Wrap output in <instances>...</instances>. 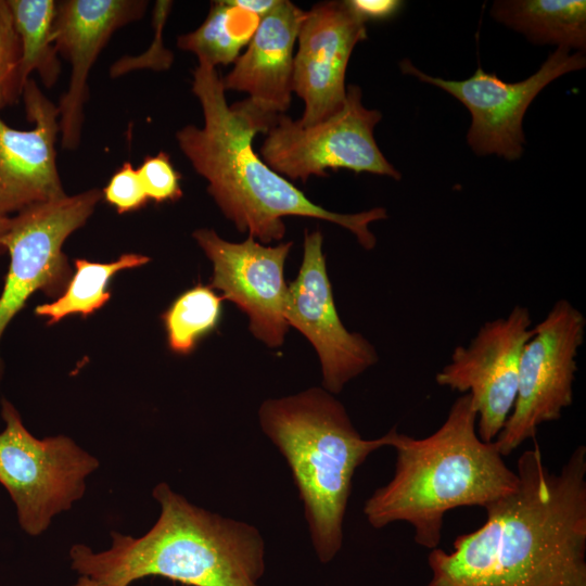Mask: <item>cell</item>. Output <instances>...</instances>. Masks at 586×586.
<instances>
[{
	"label": "cell",
	"instance_id": "8",
	"mask_svg": "<svg viewBox=\"0 0 586 586\" xmlns=\"http://www.w3.org/2000/svg\"><path fill=\"white\" fill-rule=\"evenodd\" d=\"M585 330V316L565 298L558 300L533 326L520 357L513 409L494 441L504 457L535 438L543 423L560 419L572 405Z\"/></svg>",
	"mask_w": 586,
	"mask_h": 586
},
{
	"label": "cell",
	"instance_id": "13",
	"mask_svg": "<svg viewBox=\"0 0 586 586\" xmlns=\"http://www.w3.org/2000/svg\"><path fill=\"white\" fill-rule=\"evenodd\" d=\"M193 238L213 264L211 288L247 315L256 339L271 348L281 346L290 327L283 269L293 243L267 246L251 237L233 243L207 228L195 230Z\"/></svg>",
	"mask_w": 586,
	"mask_h": 586
},
{
	"label": "cell",
	"instance_id": "23",
	"mask_svg": "<svg viewBox=\"0 0 586 586\" xmlns=\"http://www.w3.org/2000/svg\"><path fill=\"white\" fill-rule=\"evenodd\" d=\"M173 1L158 0L152 13L153 40L150 47L139 55H124L116 60L109 69L111 78H118L133 71L153 69L156 72L169 69L174 62V53L163 42V31L170 13Z\"/></svg>",
	"mask_w": 586,
	"mask_h": 586
},
{
	"label": "cell",
	"instance_id": "29",
	"mask_svg": "<svg viewBox=\"0 0 586 586\" xmlns=\"http://www.w3.org/2000/svg\"><path fill=\"white\" fill-rule=\"evenodd\" d=\"M11 218L12 216H5L0 214V241L4 237V234L8 232L10 226H11ZM3 250L0 245V253H2Z\"/></svg>",
	"mask_w": 586,
	"mask_h": 586
},
{
	"label": "cell",
	"instance_id": "25",
	"mask_svg": "<svg viewBox=\"0 0 586 586\" xmlns=\"http://www.w3.org/2000/svg\"><path fill=\"white\" fill-rule=\"evenodd\" d=\"M20 58V40L8 1L0 0V89L7 104L21 97L16 81Z\"/></svg>",
	"mask_w": 586,
	"mask_h": 586
},
{
	"label": "cell",
	"instance_id": "28",
	"mask_svg": "<svg viewBox=\"0 0 586 586\" xmlns=\"http://www.w3.org/2000/svg\"><path fill=\"white\" fill-rule=\"evenodd\" d=\"M239 8L257 15L259 18L269 13L279 0H232Z\"/></svg>",
	"mask_w": 586,
	"mask_h": 586
},
{
	"label": "cell",
	"instance_id": "14",
	"mask_svg": "<svg viewBox=\"0 0 586 586\" xmlns=\"http://www.w3.org/2000/svg\"><path fill=\"white\" fill-rule=\"evenodd\" d=\"M366 38V22L347 1L319 2L306 11L293 61V92L305 105L300 125H315L342 107L351 54Z\"/></svg>",
	"mask_w": 586,
	"mask_h": 586
},
{
	"label": "cell",
	"instance_id": "24",
	"mask_svg": "<svg viewBox=\"0 0 586 586\" xmlns=\"http://www.w3.org/2000/svg\"><path fill=\"white\" fill-rule=\"evenodd\" d=\"M137 170L149 200L162 203L182 196L181 175L164 151L146 156Z\"/></svg>",
	"mask_w": 586,
	"mask_h": 586
},
{
	"label": "cell",
	"instance_id": "30",
	"mask_svg": "<svg viewBox=\"0 0 586 586\" xmlns=\"http://www.w3.org/2000/svg\"><path fill=\"white\" fill-rule=\"evenodd\" d=\"M73 586H107V585H104L98 581H94L88 576L82 575L78 578V582Z\"/></svg>",
	"mask_w": 586,
	"mask_h": 586
},
{
	"label": "cell",
	"instance_id": "19",
	"mask_svg": "<svg viewBox=\"0 0 586 586\" xmlns=\"http://www.w3.org/2000/svg\"><path fill=\"white\" fill-rule=\"evenodd\" d=\"M7 1L21 47L16 75L20 94L22 95L23 87L34 72L39 75L46 88L53 87L62 71L53 35L58 1Z\"/></svg>",
	"mask_w": 586,
	"mask_h": 586
},
{
	"label": "cell",
	"instance_id": "18",
	"mask_svg": "<svg viewBox=\"0 0 586 586\" xmlns=\"http://www.w3.org/2000/svg\"><path fill=\"white\" fill-rule=\"evenodd\" d=\"M491 15L533 43L586 49L584 0H497Z\"/></svg>",
	"mask_w": 586,
	"mask_h": 586
},
{
	"label": "cell",
	"instance_id": "3",
	"mask_svg": "<svg viewBox=\"0 0 586 586\" xmlns=\"http://www.w3.org/2000/svg\"><path fill=\"white\" fill-rule=\"evenodd\" d=\"M395 472L364 505L373 528L406 522L415 543L430 550L442 539L445 514L458 507H482L510 495L519 477L495 442L481 441L470 394L459 396L432 434L416 438L390 430Z\"/></svg>",
	"mask_w": 586,
	"mask_h": 586
},
{
	"label": "cell",
	"instance_id": "6",
	"mask_svg": "<svg viewBox=\"0 0 586 586\" xmlns=\"http://www.w3.org/2000/svg\"><path fill=\"white\" fill-rule=\"evenodd\" d=\"M2 418L0 483L16 506L21 527L37 536L84 496L86 477L99 461L67 436L36 438L7 399Z\"/></svg>",
	"mask_w": 586,
	"mask_h": 586
},
{
	"label": "cell",
	"instance_id": "1",
	"mask_svg": "<svg viewBox=\"0 0 586 586\" xmlns=\"http://www.w3.org/2000/svg\"><path fill=\"white\" fill-rule=\"evenodd\" d=\"M517 489L485 509L486 521L428 556L424 586H586V447L559 472L539 445L517 461Z\"/></svg>",
	"mask_w": 586,
	"mask_h": 586
},
{
	"label": "cell",
	"instance_id": "20",
	"mask_svg": "<svg viewBox=\"0 0 586 586\" xmlns=\"http://www.w3.org/2000/svg\"><path fill=\"white\" fill-rule=\"evenodd\" d=\"M260 18L233 3L213 1L206 18L194 30L177 38L180 50L193 53L199 65L216 68L234 63L252 39Z\"/></svg>",
	"mask_w": 586,
	"mask_h": 586
},
{
	"label": "cell",
	"instance_id": "11",
	"mask_svg": "<svg viewBox=\"0 0 586 586\" xmlns=\"http://www.w3.org/2000/svg\"><path fill=\"white\" fill-rule=\"evenodd\" d=\"M533 328L531 311L517 305L506 317L483 323L468 345L457 346L435 374L438 385L470 394L481 441L496 440L518 393L522 349Z\"/></svg>",
	"mask_w": 586,
	"mask_h": 586
},
{
	"label": "cell",
	"instance_id": "17",
	"mask_svg": "<svg viewBox=\"0 0 586 586\" xmlns=\"http://www.w3.org/2000/svg\"><path fill=\"white\" fill-rule=\"evenodd\" d=\"M306 11L289 0L260 18L246 49L222 79L225 90L249 94L256 110L270 115L284 114L293 93L294 46Z\"/></svg>",
	"mask_w": 586,
	"mask_h": 586
},
{
	"label": "cell",
	"instance_id": "27",
	"mask_svg": "<svg viewBox=\"0 0 586 586\" xmlns=\"http://www.w3.org/2000/svg\"><path fill=\"white\" fill-rule=\"evenodd\" d=\"M398 0H348L349 8L366 23L369 20H385L395 15L403 5Z\"/></svg>",
	"mask_w": 586,
	"mask_h": 586
},
{
	"label": "cell",
	"instance_id": "26",
	"mask_svg": "<svg viewBox=\"0 0 586 586\" xmlns=\"http://www.w3.org/2000/svg\"><path fill=\"white\" fill-rule=\"evenodd\" d=\"M105 201L114 206L118 214L143 207L149 199L143 189L137 168L125 162L111 177L102 190Z\"/></svg>",
	"mask_w": 586,
	"mask_h": 586
},
{
	"label": "cell",
	"instance_id": "4",
	"mask_svg": "<svg viewBox=\"0 0 586 586\" xmlns=\"http://www.w3.org/2000/svg\"><path fill=\"white\" fill-rule=\"evenodd\" d=\"M153 497L161 513L148 533L136 538L112 532L111 548L101 552L74 545L72 568L107 586L145 576L189 586H260L265 543L255 526L202 509L166 483L154 487Z\"/></svg>",
	"mask_w": 586,
	"mask_h": 586
},
{
	"label": "cell",
	"instance_id": "12",
	"mask_svg": "<svg viewBox=\"0 0 586 586\" xmlns=\"http://www.w3.org/2000/svg\"><path fill=\"white\" fill-rule=\"evenodd\" d=\"M322 241L319 230L305 231L303 260L288 285L284 318L315 347L324 390L337 394L378 361V353L364 335L349 332L337 315Z\"/></svg>",
	"mask_w": 586,
	"mask_h": 586
},
{
	"label": "cell",
	"instance_id": "16",
	"mask_svg": "<svg viewBox=\"0 0 586 586\" xmlns=\"http://www.w3.org/2000/svg\"><path fill=\"white\" fill-rule=\"evenodd\" d=\"M148 1H58L54 43L59 55L71 64L66 91L58 104L61 146L74 151L81 140L88 77L99 54L119 28L140 20Z\"/></svg>",
	"mask_w": 586,
	"mask_h": 586
},
{
	"label": "cell",
	"instance_id": "7",
	"mask_svg": "<svg viewBox=\"0 0 586 586\" xmlns=\"http://www.w3.org/2000/svg\"><path fill=\"white\" fill-rule=\"evenodd\" d=\"M358 86L346 88L342 107L311 126H302L285 114L278 115L260 148L263 161L288 180L328 177L327 169H348L388 176L402 174L386 160L374 139L381 120L378 110L367 109Z\"/></svg>",
	"mask_w": 586,
	"mask_h": 586
},
{
	"label": "cell",
	"instance_id": "9",
	"mask_svg": "<svg viewBox=\"0 0 586 586\" xmlns=\"http://www.w3.org/2000/svg\"><path fill=\"white\" fill-rule=\"evenodd\" d=\"M102 196V190L92 188L30 205L12 216L11 226L0 241L2 250L10 255L0 295V340L8 324L37 290L50 297L65 291L72 270L62 245L71 233L86 224Z\"/></svg>",
	"mask_w": 586,
	"mask_h": 586
},
{
	"label": "cell",
	"instance_id": "21",
	"mask_svg": "<svg viewBox=\"0 0 586 586\" xmlns=\"http://www.w3.org/2000/svg\"><path fill=\"white\" fill-rule=\"evenodd\" d=\"M149 260L148 256L140 254H124L117 260L105 264L76 259V272L65 291L54 302L37 306L36 314L48 317V324L71 314L88 316L110 300L107 285L116 272L140 267Z\"/></svg>",
	"mask_w": 586,
	"mask_h": 586
},
{
	"label": "cell",
	"instance_id": "2",
	"mask_svg": "<svg viewBox=\"0 0 586 586\" xmlns=\"http://www.w3.org/2000/svg\"><path fill=\"white\" fill-rule=\"evenodd\" d=\"M192 76L203 126H183L176 132L177 144L195 173L207 181V192L221 213L240 232L247 231L262 244L279 241L285 234L282 218L301 216L339 225L365 250L374 249L377 238L369 225L386 219L385 208L340 214L311 202L253 149L255 135L267 133L278 116L259 112L246 99L230 106L214 67L198 64Z\"/></svg>",
	"mask_w": 586,
	"mask_h": 586
},
{
	"label": "cell",
	"instance_id": "10",
	"mask_svg": "<svg viewBox=\"0 0 586 586\" xmlns=\"http://www.w3.org/2000/svg\"><path fill=\"white\" fill-rule=\"evenodd\" d=\"M585 65L584 52L559 47L536 73L517 82L504 81L482 67L467 79L447 80L425 74L408 59L400 62V69L441 88L467 107L471 114L467 141L475 154L515 161L524 152L523 117L530 104L551 81Z\"/></svg>",
	"mask_w": 586,
	"mask_h": 586
},
{
	"label": "cell",
	"instance_id": "5",
	"mask_svg": "<svg viewBox=\"0 0 586 586\" xmlns=\"http://www.w3.org/2000/svg\"><path fill=\"white\" fill-rule=\"evenodd\" d=\"M259 424L286 460L304 505L318 559L330 562L343 544V521L357 468L390 446V431L364 438L341 402L321 387L265 400Z\"/></svg>",
	"mask_w": 586,
	"mask_h": 586
},
{
	"label": "cell",
	"instance_id": "22",
	"mask_svg": "<svg viewBox=\"0 0 586 586\" xmlns=\"http://www.w3.org/2000/svg\"><path fill=\"white\" fill-rule=\"evenodd\" d=\"M221 301L211 286L196 285L182 293L163 315L170 349L190 353L196 341L216 327Z\"/></svg>",
	"mask_w": 586,
	"mask_h": 586
},
{
	"label": "cell",
	"instance_id": "15",
	"mask_svg": "<svg viewBox=\"0 0 586 586\" xmlns=\"http://www.w3.org/2000/svg\"><path fill=\"white\" fill-rule=\"evenodd\" d=\"M21 97L33 128H13L0 116V214L5 216L66 195L56 164L58 105L33 78ZM5 105L0 89V111Z\"/></svg>",
	"mask_w": 586,
	"mask_h": 586
}]
</instances>
